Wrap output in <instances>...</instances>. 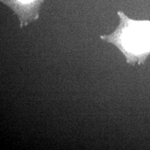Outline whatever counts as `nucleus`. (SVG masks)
Returning <instances> with one entry per match:
<instances>
[{"label": "nucleus", "mask_w": 150, "mask_h": 150, "mask_svg": "<svg viewBox=\"0 0 150 150\" xmlns=\"http://www.w3.org/2000/svg\"><path fill=\"white\" fill-rule=\"evenodd\" d=\"M17 1L22 4H28L32 3L35 0H17Z\"/></svg>", "instance_id": "f03ea898"}, {"label": "nucleus", "mask_w": 150, "mask_h": 150, "mask_svg": "<svg viewBox=\"0 0 150 150\" xmlns=\"http://www.w3.org/2000/svg\"><path fill=\"white\" fill-rule=\"evenodd\" d=\"M122 42L126 49L141 52L150 47V28L145 25L133 26L126 28L122 35Z\"/></svg>", "instance_id": "f257e3e1"}]
</instances>
